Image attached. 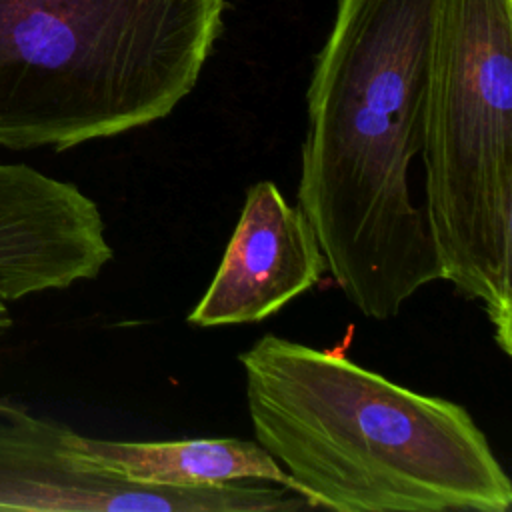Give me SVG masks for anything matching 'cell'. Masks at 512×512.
<instances>
[{"label": "cell", "mask_w": 512, "mask_h": 512, "mask_svg": "<svg viewBox=\"0 0 512 512\" xmlns=\"http://www.w3.org/2000/svg\"><path fill=\"white\" fill-rule=\"evenodd\" d=\"M326 260L298 206L272 180L248 186L222 260L186 316L198 328L262 322L318 284Z\"/></svg>", "instance_id": "52a82bcc"}, {"label": "cell", "mask_w": 512, "mask_h": 512, "mask_svg": "<svg viewBox=\"0 0 512 512\" xmlns=\"http://www.w3.org/2000/svg\"><path fill=\"white\" fill-rule=\"evenodd\" d=\"M70 444L90 466L136 484L218 488L232 482H270L300 496L290 474L256 440L192 438L132 442L92 438L72 430Z\"/></svg>", "instance_id": "ba28073f"}, {"label": "cell", "mask_w": 512, "mask_h": 512, "mask_svg": "<svg viewBox=\"0 0 512 512\" xmlns=\"http://www.w3.org/2000/svg\"><path fill=\"white\" fill-rule=\"evenodd\" d=\"M256 442L310 508L506 512L512 480L466 406L340 350L264 334L238 356Z\"/></svg>", "instance_id": "7a4b0ae2"}, {"label": "cell", "mask_w": 512, "mask_h": 512, "mask_svg": "<svg viewBox=\"0 0 512 512\" xmlns=\"http://www.w3.org/2000/svg\"><path fill=\"white\" fill-rule=\"evenodd\" d=\"M10 328H12V314H10V308H8V304L0 302V336L6 334Z\"/></svg>", "instance_id": "9c48e42d"}, {"label": "cell", "mask_w": 512, "mask_h": 512, "mask_svg": "<svg viewBox=\"0 0 512 512\" xmlns=\"http://www.w3.org/2000/svg\"><path fill=\"white\" fill-rule=\"evenodd\" d=\"M72 428L26 408L0 418V512H292L306 500L270 482L160 488L84 462Z\"/></svg>", "instance_id": "5b68a950"}, {"label": "cell", "mask_w": 512, "mask_h": 512, "mask_svg": "<svg viewBox=\"0 0 512 512\" xmlns=\"http://www.w3.org/2000/svg\"><path fill=\"white\" fill-rule=\"evenodd\" d=\"M224 0H0V148L56 152L166 118Z\"/></svg>", "instance_id": "3957f363"}, {"label": "cell", "mask_w": 512, "mask_h": 512, "mask_svg": "<svg viewBox=\"0 0 512 512\" xmlns=\"http://www.w3.org/2000/svg\"><path fill=\"white\" fill-rule=\"evenodd\" d=\"M438 0H338L306 92L298 208L346 300L390 320L444 280L410 196Z\"/></svg>", "instance_id": "6da1fadb"}, {"label": "cell", "mask_w": 512, "mask_h": 512, "mask_svg": "<svg viewBox=\"0 0 512 512\" xmlns=\"http://www.w3.org/2000/svg\"><path fill=\"white\" fill-rule=\"evenodd\" d=\"M114 260L98 204L74 182L0 162V302L94 280Z\"/></svg>", "instance_id": "8992f818"}, {"label": "cell", "mask_w": 512, "mask_h": 512, "mask_svg": "<svg viewBox=\"0 0 512 512\" xmlns=\"http://www.w3.org/2000/svg\"><path fill=\"white\" fill-rule=\"evenodd\" d=\"M424 216L448 280L512 354V0H438L422 122Z\"/></svg>", "instance_id": "277c9868"}, {"label": "cell", "mask_w": 512, "mask_h": 512, "mask_svg": "<svg viewBox=\"0 0 512 512\" xmlns=\"http://www.w3.org/2000/svg\"><path fill=\"white\" fill-rule=\"evenodd\" d=\"M22 408H24L22 404H16V402H12V400H8V398H0V418H2V416L16 414V412L22 410Z\"/></svg>", "instance_id": "30bf717a"}]
</instances>
